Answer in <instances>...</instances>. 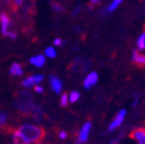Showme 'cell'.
<instances>
[{
	"instance_id": "6da1fadb",
	"label": "cell",
	"mask_w": 145,
	"mask_h": 144,
	"mask_svg": "<svg viewBox=\"0 0 145 144\" xmlns=\"http://www.w3.org/2000/svg\"><path fill=\"white\" fill-rule=\"evenodd\" d=\"M45 133L44 130L40 127L33 125H23L14 133V144H30L40 141Z\"/></svg>"
},
{
	"instance_id": "7a4b0ae2",
	"label": "cell",
	"mask_w": 145,
	"mask_h": 144,
	"mask_svg": "<svg viewBox=\"0 0 145 144\" xmlns=\"http://www.w3.org/2000/svg\"><path fill=\"white\" fill-rule=\"evenodd\" d=\"M92 129V122H87L82 127H81L79 133L77 136V144H82L88 140V137H89V131Z\"/></svg>"
},
{
	"instance_id": "3957f363",
	"label": "cell",
	"mask_w": 145,
	"mask_h": 144,
	"mask_svg": "<svg viewBox=\"0 0 145 144\" xmlns=\"http://www.w3.org/2000/svg\"><path fill=\"white\" fill-rule=\"evenodd\" d=\"M43 78L44 76L43 75H40V74H34V75H30L28 76L27 78H25L24 81H23L22 84L24 88H31V86H34L40 83L42 81H43Z\"/></svg>"
},
{
	"instance_id": "277c9868",
	"label": "cell",
	"mask_w": 145,
	"mask_h": 144,
	"mask_svg": "<svg viewBox=\"0 0 145 144\" xmlns=\"http://www.w3.org/2000/svg\"><path fill=\"white\" fill-rule=\"evenodd\" d=\"M126 114H127V111L125 109H121V110L116 114V117H114V119L111 122V124L108 126V131L109 132H112L113 130H115L116 128L120 127L121 124H123V119L126 117Z\"/></svg>"
},
{
	"instance_id": "5b68a950",
	"label": "cell",
	"mask_w": 145,
	"mask_h": 144,
	"mask_svg": "<svg viewBox=\"0 0 145 144\" xmlns=\"http://www.w3.org/2000/svg\"><path fill=\"white\" fill-rule=\"evenodd\" d=\"M98 78H99V76H98V74L96 72H91L89 74L87 75V77L84 78V86L86 89H91L92 86H94L97 83Z\"/></svg>"
},
{
	"instance_id": "8992f818",
	"label": "cell",
	"mask_w": 145,
	"mask_h": 144,
	"mask_svg": "<svg viewBox=\"0 0 145 144\" xmlns=\"http://www.w3.org/2000/svg\"><path fill=\"white\" fill-rule=\"evenodd\" d=\"M131 137L135 139L138 144H145V130L142 128L133 131L131 133Z\"/></svg>"
},
{
	"instance_id": "52a82bcc",
	"label": "cell",
	"mask_w": 145,
	"mask_h": 144,
	"mask_svg": "<svg viewBox=\"0 0 145 144\" xmlns=\"http://www.w3.org/2000/svg\"><path fill=\"white\" fill-rule=\"evenodd\" d=\"M50 88L53 89V91L56 93V94H60L63 89V84H62V81L59 79L57 76L55 75H50Z\"/></svg>"
},
{
	"instance_id": "ba28073f",
	"label": "cell",
	"mask_w": 145,
	"mask_h": 144,
	"mask_svg": "<svg viewBox=\"0 0 145 144\" xmlns=\"http://www.w3.org/2000/svg\"><path fill=\"white\" fill-rule=\"evenodd\" d=\"M0 21H1V31H2L3 35H8V27L10 25V20H9L8 16L5 14H2L0 17Z\"/></svg>"
},
{
	"instance_id": "9c48e42d",
	"label": "cell",
	"mask_w": 145,
	"mask_h": 144,
	"mask_svg": "<svg viewBox=\"0 0 145 144\" xmlns=\"http://www.w3.org/2000/svg\"><path fill=\"white\" fill-rule=\"evenodd\" d=\"M132 61L140 65V66H143V65H145V55L140 54L138 50H134L133 54H132Z\"/></svg>"
},
{
	"instance_id": "30bf717a",
	"label": "cell",
	"mask_w": 145,
	"mask_h": 144,
	"mask_svg": "<svg viewBox=\"0 0 145 144\" xmlns=\"http://www.w3.org/2000/svg\"><path fill=\"white\" fill-rule=\"evenodd\" d=\"M30 63L36 67H42L45 64V57L42 55H37L30 59Z\"/></svg>"
},
{
	"instance_id": "8fae6325",
	"label": "cell",
	"mask_w": 145,
	"mask_h": 144,
	"mask_svg": "<svg viewBox=\"0 0 145 144\" xmlns=\"http://www.w3.org/2000/svg\"><path fill=\"white\" fill-rule=\"evenodd\" d=\"M9 73L14 76H21L24 73V70L19 63H14L9 68Z\"/></svg>"
},
{
	"instance_id": "7c38bea8",
	"label": "cell",
	"mask_w": 145,
	"mask_h": 144,
	"mask_svg": "<svg viewBox=\"0 0 145 144\" xmlns=\"http://www.w3.org/2000/svg\"><path fill=\"white\" fill-rule=\"evenodd\" d=\"M137 47H138V50L145 48V32H143L137 39Z\"/></svg>"
},
{
	"instance_id": "4fadbf2b",
	"label": "cell",
	"mask_w": 145,
	"mask_h": 144,
	"mask_svg": "<svg viewBox=\"0 0 145 144\" xmlns=\"http://www.w3.org/2000/svg\"><path fill=\"white\" fill-rule=\"evenodd\" d=\"M121 2H123V0H112V2L110 3L109 6L107 7V12H112V11H114Z\"/></svg>"
},
{
	"instance_id": "5bb4252c",
	"label": "cell",
	"mask_w": 145,
	"mask_h": 144,
	"mask_svg": "<svg viewBox=\"0 0 145 144\" xmlns=\"http://www.w3.org/2000/svg\"><path fill=\"white\" fill-rule=\"evenodd\" d=\"M44 55L46 56V57H48V58L54 59V58H56V57H57V52L53 46H48V47H46V48H45Z\"/></svg>"
},
{
	"instance_id": "9a60e30c",
	"label": "cell",
	"mask_w": 145,
	"mask_h": 144,
	"mask_svg": "<svg viewBox=\"0 0 145 144\" xmlns=\"http://www.w3.org/2000/svg\"><path fill=\"white\" fill-rule=\"evenodd\" d=\"M79 97H80L79 92L73 91V92H71V93H70V95H69V101L71 103H75L76 101L79 99Z\"/></svg>"
},
{
	"instance_id": "2e32d148",
	"label": "cell",
	"mask_w": 145,
	"mask_h": 144,
	"mask_svg": "<svg viewBox=\"0 0 145 144\" xmlns=\"http://www.w3.org/2000/svg\"><path fill=\"white\" fill-rule=\"evenodd\" d=\"M68 101H69V96H68L66 93L62 95V97H61V105L62 106H67Z\"/></svg>"
},
{
	"instance_id": "e0dca14e",
	"label": "cell",
	"mask_w": 145,
	"mask_h": 144,
	"mask_svg": "<svg viewBox=\"0 0 145 144\" xmlns=\"http://www.w3.org/2000/svg\"><path fill=\"white\" fill-rule=\"evenodd\" d=\"M6 122V115L3 112H0V127L3 126Z\"/></svg>"
},
{
	"instance_id": "ac0fdd59",
	"label": "cell",
	"mask_w": 145,
	"mask_h": 144,
	"mask_svg": "<svg viewBox=\"0 0 145 144\" xmlns=\"http://www.w3.org/2000/svg\"><path fill=\"white\" fill-rule=\"evenodd\" d=\"M53 9H55V10H57V11H63V10H64V9H63L61 5H59V4H54Z\"/></svg>"
},
{
	"instance_id": "d6986e66",
	"label": "cell",
	"mask_w": 145,
	"mask_h": 144,
	"mask_svg": "<svg viewBox=\"0 0 145 144\" xmlns=\"http://www.w3.org/2000/svg\"><path fill=\"white\" fill-rule=\"evenodd\" d=\"M34 91L36 92V93H43V88L42 86H35V88H34Z\"/></svg>"
},
{
	"instance_id": "ffe728a7",
	"label": "cell",
	"mask_w": 145,
	"mask_h": 144,
	"mask_svg": "<svg viewBox=\"0 0 145 144\" xmlns=\"http://www.w3.org/2000/svg\"><path fill=\"white\" fill-rule=\"evenodd\" d=\"M54 45H57V46H60V45H62V40L60 38H56L54 40Z\"/></svg>"
},
{
	"instance_id": "44dd1931",
	"label": "cell",
	"mask_w": 145,
	"mask_h": 144,
	"mask_svg": "<svg viewBox=\"0 0 145 144\" xmlns=\"http://www.w3.org/2000/svg\"><path fill=\"white\" fill-rule=\"evenodd\" d=\"M59 137H60V139H65L67 137V133H66V132H60Z\"/></svg>"
},
{
	"instance_id": "7402d4cb",
	"label": "cell",
	"mask_w": 145,
	"mask_h": 144,
	"mask_svg": "<svg viewBox=\"0 0 145 144\" xmlns=\"http://www.w3.org/2000/svg\"><path fill=\"white\" fill-rule=\"evenodd\" d=\"M11 39H16L17 38V33H14V32H8V35Z\"/></svg>"
},
{
	"instance_id": "603a6c76",
	"label": "cell",
	"mask_w": 145,
	"mask_h": 144,
	"mask_svg": "<svg viewBox=\"0 0 145 144\" xmlns=\"http://www.w3.org/2000/svg\"><path fill=\"white\" fill-rule=\"evenodd\" d=\"M14 3L17 6H20V5H22L23 4V0H14Z\"/></svg>"
},
{
	"instance_id": "cb8c5ba5",
	"label": "cell",
	"mask_w": 145,
	"mask_h": 144,
	"mask_svg": "<svg viewBox=\"0 0 145 144\" xmlns=\"http://www.w3.org/2000/svg\"><path fill=\"white\" fill-rule=\"evenodd\" d=\"M101 0H91V4H93V5H95V4H98V3L100 2Z\"/></svg>"
},
{
	"instance_id": "d4e9b609",
	"label": "cell",
	"mask_w": 145,
	"mask_h": 144,
	"mask_svg": "<svg viewBox=\"0 0 145 144\" xmlns=\"http://www.w3.org/2000/svg\"><path fill=\"white\" fill-rule=\"evenodd\" d=\"M35 144H43V143H40V142H37V143H35Z\"/></svg>"
}]
</instances>
